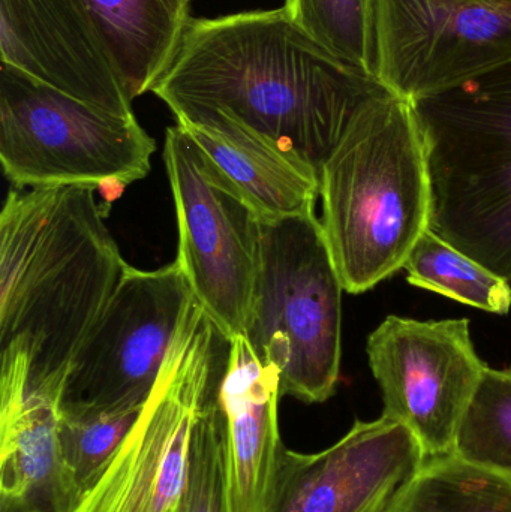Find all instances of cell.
I'll return each instance as SVG.
<instances>
[{"label":"cell","instance_id":"12","mask_svg":"<svg viewBox=\"0 0 511 512\" xmlns=\"http://www.w3.org/2000/svg\"><path fill=\"white\" fill-rule=\"evenodd\" d=\"M0 63L92 107L135 116L78 0H0Z\"/></svg>","mask_w":511,"mask_h":512},{"label":"cell","instance_id":"4","mask_svg":"<svg viewBox=\"0 0 511 512\" xmlns=\"http://www.w3.org/2000/svg\"><path fill=\"white\" fill-rule=\"evenodd\" d=\"M429 228L511 283V63L413 102Z\"/></svg>","mask_w":511,"mask_h":512},{"label":"cell","instance_id":"23","mask_svg":"<svg viewBox=\"0 0 511 512\" xmlns=\"http://www.w3.org/2000/svg\"><path fill=\"white\" fill-rule=\"evenodd\" d=\"M185 512H227L219 393L207 403L195 427L189 457Z\"/></svg>","mask_w":511,"mask_h":512},{"label":"cell","instance_id":"7","mask_svg":"<svg viewBox=\"0 0 511 512\" xmlns=\"http://www.w3.org/2000/svg\"><path fill=\"white\" fill-rule=\"evenodd\" d=\"M156 143L108 113L0 63V162L15 188L119 189L150 173Z\"/></svg>","mask_w":511,"mask_h":512},{"label":"cell","instance_id":"3","mask_svg":"<svg viewBox=\"0 0 511 512\" xmlns=\"http://www.w3.org/2000/svg\"><path fill=\"white\" fill-rule=\"evenodd\" d=\"M320 198L345 292L362 294L404 268L432 210L413 102L386 90L357 110L321 167Z\"/></svg>","mask_w":511,"mask_h":512},{"label":"cell","instance_id":"14","mask_svg":"<svg viewBox=\"0 0 511 512\" xmlns=\"http://www.w3.org/2000/svg\"><path fill=\"white\" fill-rule=\"evenodd\" d=\"M426 460L413 432L383 414L320 453L290 450L288 471L302 512H386Z\"/></svg>","mask_w":511,"mask_h":512},{"label":"cell","instance_id":"8","mask_svg":"<svg viewBox=\"0 0 511 512\" xmlns=\"http://www.w3.org/2000/svg\"><path fill=\"white\" fill-rule=\"evenodd\" d=\"M164 161L176 206V262L204 312L230 339L251 312L261 221L248 198L180 125L165 132Z\"/></svg>","mask_w":511,"mask_h":512},{"label":"cell","instance_id":"1","mask_svg":"<svg viewBox=\"0 0 511 512\" xmlns=\"http://www.w3.org/2000/svg\"><path fill=\"white\" fill-rule=\"evenodd\" d=\"M98 189L11 188L0 213V405L59 400L72 358L119 285Z\"/></svg>","mask_w":511,"mask_h":512},{"label":"cell","instance_id":"16","mask_svg":"<svg viewBox=\"0 0 511 512\" xmlns=\"http://www.w3.org/2000/svg\"><path fill=\"white\" fill-rule=\"evenodd\" d=\"M132 99L152 92L176 56L191 0H78Z\"/></svg>","mask_w":511,"mask_h":512},{"label":"cell","instance_id":"5","mask_svg":"<svg viewBox=\"0 0 511 512\" xmlns=\"http://www.w3.org/2000/svg\"><path fill=\"white\" fill-rule=\"evenodd\" d=\"M230 348L192 298L134 426L68 512H185L195 427L221 390Z\"/></svg>","mask_w":511,"mask_h":512},{"label":"cell","instance_id":"20","mask_svg":"<svg viewBox=\"0 0 511 512\" xmlns=\"http://www.w3.org/2000/svg\"><path fill=\"white\" fill-rule=\"evenodd\" d=\"M282 8L330 56L377 78V0H285Z\"/></svg>","mask_w":511,"mask_h":512},{"label":"cell","instance_id":"15","mask_svg":"<svg viewBox=\"0 0 511 512\" xmlns=\"http://www.w3.org/2000/svg\"><path fill=\"white\" fill-rule=\"evenodd\" d=\"M174 117L245 194L261 221L315 210L320 174L299 153L221 114L183 111Z\"/></svg>","mask_w":511,"mask_h":512},{"label":"cell","instance_id":"17","mask_svg":"<svg viewBox=\"0 0 511 512\" xmlns=\"http://www.w3.org/2000/svg\"><path fill=\"white\" fill-rule=\"evenodd\" d=\"M0 512H62L59 400L0 405Z\"/></svg>","mask_w":511,"mask_h":512},{"label":"cell","instance_id":"9","mask_svg":"<svg viewBox=\"0 0 511 512\" xmlns=\"http://www.w3.org/2000/svg\"><path fill=\"white\" fill-rule=\"evenodd\" d=\"M192 298L176 261L155 270L128 265L69 364L59 414L143 408Z\"/></svg>","mask_w":511,"mask_h":512},{"label":"cell","instance_id":"18","mask_svg":"<svg viewBox=\"0 0 511 512\" xmlns=\"http://www.w3.org/2000/svg\"><path fill=\"white\" fill-rule=\"evenodd\" d=\"M386 512H511V477L455 454L431 457Z\"/></svg>","mask_w":511,"mask_h":512},{"label":"cell","instance_id":"2","mask_svg":"<svg viewBox=\"0 0 511 512\" xmlns=\"http://www.w3.org/2000/svg\"><path fill=\"white\" fill-rule=\"evenodd\" d=\"M386 90L278 8L192 18L152 93L174 116L209 111L260 132L320 174L357 110Z\"/></svg>","mask_w":511,"mask_h":512},{"label":"cell","instance_id":"21","mask_svg":"<svg viewBox=\"0 0 511 512\" xmlns=\"http://www.w3.org/2000/svg\"><path fill=\"white\" fill-rule=\"evenodd\" d=\"M141 409L93 415L59 414L62 512L71 510L95 483L134 426Z\"/></svg>","mask_w":511,"mask_h":512},{"label":"cell","instance_id":"13","mask_svg":"<svg viewBox=\"0 0 511 512\" xmlns=\"http://www.w3.org/2000/svg\"><path fill=\"white\" fill-rule=\"evenodd\" d=\"M281 375L245 336L231 339L219 390L227 512H278L288 453L279 430Z\"/></svg>","mask_w":511,"mask_h":512},{"label":"cell","instance_id":"24","mask_svg":"<svg viewBox=\"0 0 511 512\" xmlns=\"http://www.w3.org/2000/svg\"><path fill=\"white\" fill-rule=\"evenodd\" d=\"M288 456H290V453H288ZM278 512H302L300 511L299 502H297L296 492H294L290 471H288V460L287 465H285L284 477H282Z\"/></svg>","mask_w":511,"mask_h":512},{"label":"cell","instance_id":"19","mask_svg":"<svg viewBox=\"0 0 511 512\" xmlns=\"http://www.w3.org/2000/svg\"><path fill=\"white\" fill-rule=\"evenodd\" d=\"M408 282L437 292L465 306L507 315L511 309L509 280L489 270L429 228L414 246L407 262Z\"/></svg>","mask_w":511,"mask_h":512},{"label":"cell","instance_id":"22","mask_svg":"<svg viewBox=\"0 0 511 512\" xmlns=\"http://www.w3.org/2000/svg\"><path fill=\"white\" fill-rule=\"evenodd\" d=\"M453 454L511 477V367L485 370L462 418Z\"/></svg>","mask_w":511,"mask_h":512},{"label":"cell","instance_id":"6","mask_svg":"<svg viewBox=\"0 0 511 512\" xmlns=\"http://www.w3.org/2000/svg\"><path fill=\"white\" fill-rule=\"evenodd\" d=\"M344 291L315 210L261 224L260 265L243 336L279 370L282 396L324 403L335 394Z\"/></svg>","mask_w":511,"mask_h":512},{"label":"cell","instance_id":"11","mask_svg":"<svg viewBox=\"0 0 511 512\" xmlns=\"http://www.w3.org/2000/svg\"><path fill=\"white\" fill-rule=\"evenodd\" d=\"M511 63V0H377V78L414 102Z\"/></svg>","mask_w":511,"mask_h":512},{"label":"cell","instance_id":"10","mask_svg":"<svg viewBox=\"0 0 511 512\" xmlns=\"http://www.w3.org/2000/svg\"><path fill=\"white\" fill-rule=\"evenodd\" d=\"M384 415L407 426L426 457L453 454L468 405L488 369L468 319L417 321L390 315L366 343Z\"/></svg>","mask_w":511,"mask_h":512}]
</instances>
